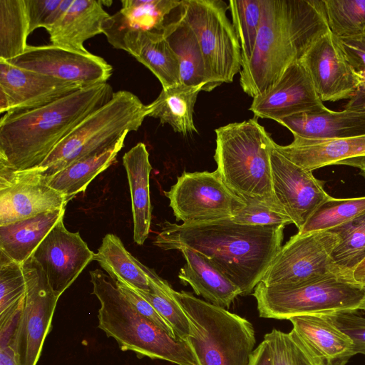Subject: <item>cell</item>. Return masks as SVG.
I'll list each match as a JSON object with an SVG mask.
<instances>
[{"mask_svg": "<svg viewBox=\"0 0 365 365\" xmlns=\"http://www.w3.org/2000/svg\"><path fill=\"white\" fill-rule=\"evenodd\" d=\"M62 0H24L29 33L38 28L45 29L53 21Z\"/></svg>", "mask_w": 365, "mask_h": 365, "instance_id": "44", "label": "cell"}, {"mask_svg": "<svg viewBox=\"0 0 365 365\" xmlns=\"http://www.w3.org/2000/svg\"><path fill=\"white\" fill-rule=\"evenodd\" d=\"M84 87L77 83L21 68L0 59L1 115L43 106Z\"/></svg>", "mask_w": 365, "mask_h": 365, "instance_id": "19", "label": "cell"}, {"mask_svg": "<svg viewBox=\"0 0 365 365\" xmlns=\"http://www.w3.org/2000/svg\"><path fill=\"white\" fill-rule=\"evenodd\" d=\"M128 133H125L111 147L71 164L58 173L44 179L47 184L63 195L68 202L83 192L89 183L115 160L124 145Z\"/></svg>", "mask_w": 365, "mask_h": 365, "instance_id": "30", "label": "cell"}, {"mask_svg": "<svg viewBox=\"0 0 365 365\" xmlns=\"http://www.w3.org/2000/svg\"><path fill=\"white\" fill-rule=\"evenodd\" d=\"M26 292L23 265L0 252V314L21 305Z\"/></svg>", "mask_w": 365, "mask_h": 365, "instance_id": "39", "label": "cell"}, {"mask_svg": "<svg viewBox=\"0 0 365 365\" xmlns=\"http://www.w3.org/2000/svg\"><path fill=\"white\" fill-rule=\"evenodd\" d=\"M31 71L89 86L106 83L113 67L102 57L52 43L28 46L23 53L8 61Z\"/></svg>", "mask_w": 365, "mask_h": 365, "instance_id": "13", "label": "cell"}, {"mask_svg": "<svg viewBox=\"0 0 365 365\" xmlns=\"http://www.w3.org/2000/svg\"><path fill=\"white\" fill-rule=\"evenodd\" d=\"M93 294L100 302L98 328L113 338L123 351L177 365H198L185 341L173 337L138 313L101 269L90 272Z\"/></svg>", "mask_w": 365, "mask_h": 365, "instance_id": "4", "label": "cell"}, {"mask_svg": "<svg viewBox=\"0 0 365 365\" xmlns=\"http://www.w3.org/2000/svg\"><path fill=\"white\" fill-rule=\"evenodd\" d=\"M293 339L314 365H346L355 355L352 340L322 315H303L288 319Z\"/></svg>", "mask_w": 365, "mask_h": 365, "instance_id": "20", "label": "cell"}, {"mask_svg": "<svg viewBox=\"0 0 365 365\" xmlns=\"http://www.w3.org/2000/svg\"><path fill=\"white\" fill-rule=\"evenodd\" d=\"M150 286V292L135 289L143 297L168 323L175 336L186 341L190 334L189 319L185 312L174 298L173 289L168 282L160 277L155 272L143 264Z\"/></svg>", "mask_w": 365, "mask_h": 365, "instance_id": "33", "label": "cell"}, {"mask_svg": "<svg viewBox=\"0 0 365 365\" xmlns=\"http://www.w3.org/2000/svg\"><path fill=\"white\" fill-rule=\"evenodd\" d=\"M249 109L257 118L277 121L328 108L319 99L307 71L299 61L292 63L274 83L254 97Z\"/></svg>", "mask_w": 365, "mask_h": 365, "instance_id": "18", "label": "cell"}, {"mask_svg": "<svg viewBox=\"0 0 365 365\" xmlns=\"http://www.w3.org/2000/svg\"><path fill=\"white\" fill-rule=\"evenodd\" d=\"M79 232L68 231L61 219L43 240L31 257L41 266L56 296H60L93 260Z\"/></svg>", "mask_w": 365, "mask_h": 365, "instance_id": "17", "label": "cell"}, {"mask_svg": "<svg viewBox=\"0 0 365 365\" xmlns=\"http://www.w3.org/2000/svg\"><path fill=\"white\" fill-rule=\"evenodd\" d=\"M185 263L178 273L185 284H190L197 295L207 302L229 308L240 289L217 269L206 257L188 248L180 250Z\"/></svg>", "mask_w": 365, "mask_h": 365, "instance_id": "27", "label": "cell"}, {"mask_svg": "<svg viewBox=\"0 0 365 365\" xmlns=\"http://www.w3.org/2000/svg\"><path fill=\"white\" fill-rule=\"evenodd\" d=\"M339 241L331 230L296 234L281 247L260 282L266 286H293L330 278L356 282L353 273L331 259Z\"/></svg>", "mask_w": 365, "mask_h": 365, "instance_id": "10", "label": "cell"}, {"mask_svg": "<svg viewBox=\"0 0 365 365\" xmlns=\"http://www.w3.org/2000/svg\"><path fill=\"white\" fill-rule=\"evenodd\" d=\"M123 164L131 197L133 240L137 245H143L149 235L152 218L149 183L152 166L145 145L138 143L126 152Z\"/></svg>", "mask_w": 365, "mask_h": 365, "instance_id": "26", "label": "cell"}, {"mask_svg": "<svg viewBox=\"0 0 365 365\" xmlns=\"http://www.w3.org/2000/svg\"><path fill=\"white\" fill-rule=\"evenodd\" d=\"M353 277L357 283L365 284V259L354 269Z\"/></svg>", "mask_w": 365, "mask_h": 365, "instance_id": "48", "label": "cell"}, {"mask_svg": "<svg viewBox=\"0 0 365 365\" xmlns=\"http://www.w3.org/2000/svg\"><path fill=\"white\" fill-rule=\"evenodd\" d=\"M342 165H351L360 170V175L365 178V157L356 158L346 160Z\"/></svg>", "mask_w": 365, "mask_h": 365, "instance_id": "49", "label": "cell"}, {"mask_svg": "<svg viewBox=\"0 0 365 365\" xmlns=\"http://www.w3.org/2000/svg\"><path fill=\"white\" fill-rule=\"evenodd\" d=\"M329 230L339 239L331 259L337 266L353 273L365 259V213Z\"/></svg>", "mask_w": 365, "mask_h": 365, "instance_id": "36", "label": "cell"}, {"mask_svg": "<svg viewBox=\"0 0 365 365\" xmlns=\"http://www.w3.org/2000/svg\"><path fill=\"white\" fill-rule=\"evenodd\" d=\"M331 32L339 38L365 34V0H323Z\"/></svg>", "mask_w": 365, "mask_h": 365, "instance_id": "37", "label": "cell"}, {"mask_svg": "<svg viewBox=\"0 0 365 365\" xmlns=\"http://www.w3.org/2000/svg\"><path fill=\"white\" fill-rule=\"evenodd\" d=\"M242 199L245 205L231 218L236 223L255 226H285L293 223L277 206L256 199Z\"/></svg>", "mask_w": 365, "mask_h": 365, "instance_id": "40", "label": "cell"}, {"mask_svg": "<svg viewBox=\"0 0 365 365\" xmlns=\"http://www.w3.org/2000/svg\"><path fill=\"white\" fill-rule=\"evenodd\" d=\"M178 0H123L122 7L104 22L103 32L114 48L131 32H163L168 16L180 4Z\"/></svg>", "mask_w": 365, "mask_h": 365, "instance_id": "24", "label": "cell"}, {"mask_svg": "<svg viewBox=\"0 0 365 365\" xmlns=\"http://www.w3.org/2000/svg\"><path fill=\"white\" fill-rule=\"evenodd\" d=\"M93 260L115 282L125 284L137 290L150 292L149 280L143 264L125 249L115 235L109 233L105 235Z\"/></svg>", "mask_w": 365, "mask_h": 365, "instance_id": "32", "label": "cell"}, {"mask_svg": "<svg viewBox=\"0 0 365 365\" xmlns=\"http://www.w3.org/2000/svg\"><path fill=\"white\" fill-rule=\"evenodd\" d=\"M173 294L189 319L185 341L198 365H250L256 342L250 322L190 292Z\"/></svg>", "mask_w": 365, "mask_h": 365, "instance_id": "7", "label": "cell"}, {"mask_svg": "<svg viewBox=\"0 0 365 365\" xmlns=\"http://www.w3.org/2000/svg\"><path fill=\"white\" fill-rule=\"evenodd\" d=\"M16 327L13 324L0 327V365H19L15 349Z\"/></svg>", "mask_w": 365, "mask_h": 365, "instance_id": "46", "label": "cell"}, {"mask_svg": "<svg viewBox=\"0 0 365 365\" xmlns=\"http://www.w3.org/2000/svg\"><path fill=\"white\" fill-rule=\"evenodd\" d=\"M262 0H230L232 25L238 37L242 61L250 58L253 53L262 17Z\"/></svg>", "mask_w": 365, "mask_h": 365, "instance_id": "38", "label": "cell"}, {"mask_svg": "<svg viewBox=\"0 0 365 365\" xmlns=\"http://www.w3.org/2000/svg\"><path fill=\"white\" fill-rule=\"evenodd\" d=\"M252 295L260 317L288 320L303 315L356 312L364 300L365 289L342 278L293 286H266L260 282Z\"/></svg>", "mask_w": 365, "mask_h": 365, "instance_id": "8", "label": "cell"}, {"mask_svg": "<svg viewBox=\"0 0 365 365\" xmlns=\"http://www.w3.org/2000/svg\"><path fill=\"white\" fill-rule=\"evenodd\" d=\"M250 365H273L270 347L266 340L263 339L255 349Z\"/></svg>", "mask_w": 365, "mask_h": 365, "instance_id": "47", "label": "cell"}, {"mask_svg": "<svg viewBox=\"0 0 365 365\" xmlns=\"http://www.w3.org/2000/svg\"><path fill=\"white\" fill-rule=\"evenodd\" d=\"M163 34L174 51L179 63L180 83L186 86L205 85L204 91L217 86L207 71L198 41L190 27L178 14L167 20Z\"/></svg>", "mask_w": 365, "mask_h": 365, "instance_id": "28", "label": "cell"}, {"mask_svg": "<svg viewBox=\"0 0 365 365\" xmlns=\"http://www.w3.org/2000/svg\"><path fill=\"white\" fill-rule=\"evenodd\" d=\"M300 61L322 102L354 98L360 91L359 80L340 40L331 31L317 38Z\"/></svg>", "mask_w": 365, "mask_h": 365, "instance_id": "14", "label": "cell"}, {"mask_svg": "<svg viewBox=\"0 0 365 365\" xmlns=\"http://www.w3.org/2000/svg\"><path fill=\"white\" fill-rule=\"evenodd\" d=\"M98 0H62L54 19L46 30L51 43L73 51L88 53L84 42L102 34L109 15Z\"/></svg>", "mask_w": 365, "mask_h": 365, "instance_id": "21", "label": "cell"}, {"mask_svg": "<svg viewBox=\"0 0 365 365\" xmlns=\"http://www.w3.org/2000/svg\"><path fill=\"white\" fill-rule=\"evenodd\" d=\"M329 31L323 0H262L252 55L242 61L243 91L252 98L262 93Z\"/></svg>", "mask_w": 365, "mask_h": 365, "instance_id": "2", "label": "cell"}, {"mask_svg": "<svg viewBox=\"0 0 365 365\" xmlns=\"http://www.w3.org/2000/svg\"><path fill=\"white\" fill-rule=\"evenodd\" d=\"M277 122L288 128L293 136L307 139L328 140L365 134V103L350 102L341 111L327 109L282 118Z\"/></svg>", "mask_w": 365, "mask_h": 365, "instance_id": "22", "label": "cell"}, {"mask_svg": "<svg viewBox=\"0 0 365 365\" xmlns=\"http://www.w3.org/2000/svg\"><path fill=\"white\" fill-rule=\"evenodd\" d=\"M215 131L214 159L225 184L242 198L279 207L272 190L270 160L275 142L257 118L229 123Z\"/></svg>", "mask_w": 365, "mask_h": 365, "instance_id": "5", "label": "cell"}, {"mask_svg": "<svg viewBox=\"0 0 365 365\" xmlns=\"http://www.w3.org/2000/svg\"><path fill=\"white\" fill-rule=\"evenodd\" d=\"M322 316L350 337L355 355H365V318L351 312Z\"/></svg>", "mask_w": 365, "mask_h": 365, "instance_id": "42", "label": "cell"}, {"mask_svg": "<svg viewBox=\"0 0 365 365\" xmlns=\"http://www.w3.org/2000/svg\"><path fill=\"white\" fill-rule=\"evenodd\" d=\"M365 213V197L339 199L329 197L312 213L299 235L329 230Z\"/></svg>", "mask_w": 365, "mask_h": 365, "instance_id": "35", "label": "cell"}, {"mask_svg": "<svg viewBox=\"0 0 365 365\" xmlns=\"http://www.w3.org/2000/svg\"><path fill=\"white\" fill-rule=\"evenodd\" d=\"M339 40L347 60L359 80L360 91L365 93V34Z\"/></svg>", "mask_w": 365, "mask_h": 365, "instance_id": "45", "label": "cell"}, {"mask_svg": "<svg viewBox=\"0 0 365 365\" xmlns=\"http://www.w3.org/2000/svg\"><path fill=\"white\" fill-rule=\"evenodd\" d=\"M153 245L164 250L192 249L206 257L234 283L241 295L260 282L282 247L284 226L238 224L231 218L159 225Z\"/></svg>", "mask_w": 365, "mask_h": 365, "instance_id": "1", "label": "cell"}, {"mask_svg": "<svg viewBox=\"0 0 365 365\" xmlns=\"http://www.w3.org/2000/svg\"><path fill=\"white\" fill-rule=\"evenodd\" d=\"M106 83L82 88L33 109L10 111L0 119V166L37 168L80 122L113 94Z\"/></svg>", "mask_w": 365, "mask_h": 365, "instance_id": "3", "label": "cell"}, {"mask_svg": "<svg viewBox=\"0 0 365 365\" xmlns=\"http://www.w3.org/2000/svg\"><path fill=\"white\" fill-rule=\"evenodd\" d=\"M164 194L176 220L182 223L232 218L245 205L225 184L217 170L184 172Z\"/></svg>", "mask_w": 365, "mask_h": 365, "instance_id": "11", "label": "cell"}, {"mask_svg": "<svg viewBox=\"0 0 365 365\" xmlns=\"http://www.w3.org/2000/svg\"><path fill=\"white\" fill-rule=\"evenodd\" d=\"M364 289H365V284L364 285ZM360 309H362V310L365 311V298H364V300L363 302V304H362Z\"/></svg>", "mask_w": 365, "mask_h": 365, "instance_id": "50", "label": "cell"}, {"mask_svg": "<svg viewBox=\"0 0 365 365\" xmlns=\"http://www.w3.org/2000/svg\"><path fill=\"white\" fill-rule=\"evenodd\" d=\"M274 148L296 165L313 171L331 165H342L346 160L365 157V134L328 140L294 136L287 145L275 143Z\"/></svg>", "mask_w": 365, "mask_h": 365, "instance_id": "23", "label": "cell"}, {"mask_svg": "<svg viewBox=\"0 0 365 365\" xmlns=\"http://www.w3.org/2000/svg\"><path fill=\"white\" fill-rule=\"evenodd\" d=\"M270 160L274 199L299 230L330 195L323 187L324 182L288 160L274 146Z\"/></svg>", "mask_w": 365, "mask_h": 365, "instance_id": "15", "label": "cell"}, {"mask_svg": "<svg viewBox=\"0 0 365 365\" xmlns=\"http://www.w3.org/2000/svg\"><path fill=\"white\" fill-rule=\"evenodd\" d=\"M150 112L149 105L128 91L110 99L80 122L37 168L25 170L46 179L74 162L113 145L126 132L136 131Z\"/></svg>", "mask_w": 365, "mask_h": 365, "instance_id": "6", "label": "cell"}, {"mask_svg": "<svg viewBox=\"0 0 365 365\" xmlns=\"http://www.w3.org/2000/svg\"><path fill=\"white\" fill-rule=\"evenodd\" d=\"M115 48L128 52L146 66L163 88L181 83L178 61L163 32L128 33Z\"/></svg>", "mask_w": 365, "mask_h": 365, "instance_id": "25", "label": "cell"}, {"mask_svg": "<svg viewBox=\"0 0 365 365\" xmlns=\"http://www.w3.org/2000/svg\"><path fill=\"white\" fill-rule=\"evenodd\" d=\"M115 282L120 291L123 293L127 300L138 313L151 321L153 324L164 330L173 337L176 338L175 336L173 329L168 324V323L135 289L119 282Z\"/></svg>", "mask_w": 365, "mask_h": 365, "instance_id": "43", "label": "cell"}, {"mask_svg": "<svg viewBox=\"0 0 365 365\" xmlns=\"http://www.w3.org/2000/svg\"><path fill=\"white\" fill-rule=\"evenodd\" d=\"M264 339L269 345L273 365H314L289 332L274 329Z\"/></svg>", "mask_w": 365, "mask_h": 365, "instance_id": "41", "label": "cell"}, {"mask_svg": "<svg viewBox=\"0 0 365 365\" xmlns=\"http://www.w3.org/2000/svg\"><path fill=\"white\" fill-rule=\"evenodd\" d=\"M26 292L15 338L19 365H36L51 328L58 297L46 274L31 257L23 264Z\"/></svg>", "mask_w": 365, "mask_h": 365, "instance_id": "12", "label": "cell"}, {"mask_svg": "<svg viewBox=\"0 0 365 365\" xmlns=\"http://www.w3.org/2000/svg\"><path fill=\"white\" fill-rule=\"evenodd\" d=\"M179 16L194 32L216 86L232 83L240 71L242 53L237 34L222 0H181Z\"/></svg>", "mask_w": 365, "mask_h": 365, "instance_id": "9", "label": "cell"}, {"mask_svg": "<svg viewBox=\"0 0 365 365\" xmlns=\"http://www.w3.org/2000/svg\"><path fill=\"white\" fill-rule=\"evenodd\" d=\"M29 34L24 0H0V59L23 53Z\"/></svg>", "mask_w": 365, "mask_h": 365, "instance_id": "34", "label": "cell"}, {"mask_svg": "<svg viewBox=\"0 0 365 365\" xmlns=\"http://www.w3.org/2000/svg\"><path fill=\"white\" fill-rule=\"evenodd\" d=\"M205 85L196 86L179 83L162 88L150 106V117L158 118L162 125L169 124L174 132L182 135L197 132L193 122V110L199 93Z\"/></svg>", "mask_w": 365, "mask_h": 365, "instance_id": "31", "label": "cell"}, {"mask_svg": "<svg viewBox=\"0 0 365 365\" xmlns=\"http://www.w3.org/2000/svg\"><path fill=\"white\" fill-rule=\"evenodd\" d=\"M67 203L44 179L0 166V226L65 208Z\"/></svg>", "mask_w": 365, "mask_h": 365, "instance_id": "16", "label": "cell"}, {"mask_svg": "<svg viewBox=\"0 0 365 365\" xmlns=\"http://www.w3.org/2000/svg\"><path fill=\"white\" fill-rule=\"evenodd\" d=\"M64 213L63 208L0 226V252L23 264Z\"/></svg>", "mask_w": 365, "mask_h": 365, "instance_id": "29", "label": "cell"}]
</instances>
